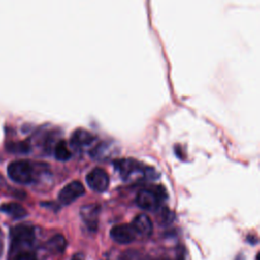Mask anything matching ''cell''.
<instances>
[{
	"mask_svg": "<svg viewBox=\"0 0 260 260\" xmlns=\"http://www.w3.org/2000/svg\"><path fill=\"white\" fill-rule=\"evenodd\" d=\"M1 251H2V245H1V242H0V255H1Z\"/></svg>",
	"mask_w": 260,
	"mask_h": 260,
	"instance_id": "obj_18",
	"label": "cell"
},
{
	"mask_svg": "<svg viewBox=\"0 0 260 260\" xmlns=\"http://www.w3.org/2000/svg\"><path fill=\"white\" fill-rule=\"evenodd\" d=\"M115 168L125 181H134L148 176V169L133 158H123L115 161Z\"/></svg>",
	"mask_w": 260,
	"mask_h": 260,
	"instance_id": "obj_1",
	"label": "cell"
},
{
	"mask_svg": "<svg viewBox=\"0 0 260 260\" xmlns=\"http://www.w3.org/2000/svg\"><path fill=\"white\" fill-rule=\"evenodd\" d=\"M7 149L12 152H27L29 149L28 144L25 142H11L10 144L7 145Z\"/></svg>",
	"mask_w": 260,
	"mask_h": 260,
	"instance_id": "obj_15",
	"label": "cell"
},
{
	"mask_svg": "<svg viewBox=\"0 0 260 260\" xmlns=\"http://www.w3.org/2000/svg\"><path fill=\"white\" fill-rule=\"evenodd\" d=\"M0 211L9 215L10 217H12L14 219L22 218V217L26 216V214H27V211L25 210V208L15 202H8V203L1 204Z\"/></svg>",
	"mask_w": 260,
	"mask_h": 260,
	"instance_id": "obj_11",
	"label": "cell"
},
{
	"mask_svg": "<svg viewBox=\"0 0 260 260\" xmlns=\"http://www.w3.org/2000/svg\"><path fill=\"white\" fill-rule=\"evenodd\" d=\"M54 154H55V157L59 160H67L71 157V152H70L66 142L63 140H60L56 144Z\"/></svg>",
	"mask_w": 260,
	"mask_h": 260,
	"instance_id": "obj_13",
	"label": "cell"
},
{
	"mask_svg": "<svg viewBox=\"0 0 260 260\" xmlns=\"http://www.w3.org/2000/svg\"><path fill=\"white\" fill-rule=\"evenodd\" d=\"M86 183L90 189L95 192H104L108 189L110 179L105 170L94 168L86 176Z\"/></svg>",
	"mask_w": 260,
	"mask_h": 260,
	"instance_id": "obj_5",
	"label": "cell"
},
{
	"mask_svg": "<svg viewBox=\"0 0 260 260\" xmlns=\"http://www.w3.org/2000/svg\"><path fill=\"white\" fill-rule=\"evenodd\" d=\"M99 211L100 207L96 204L84 205L80 209V215L85 224L92 231L96 230L99 221Z\"/></svg>",
	"mask_w": 260,
	"mask_h": 260,
	"instance_id": "obj_8",
	"label": "cell"
},
{
	"mask_svg": "<svg viewBox=\"0 0 260 260\" xmlns=\"http://www.w3.org/2000/svg\"><path fill=\"white\" fill-rule=\"evenodd\" d=\"M162 195L160 192L153 189H142L136 196V204L145 210L156 209L161 201Z\"/></svg>",
	"mask_w": 260,
	"mask_h": 260,
	"instance_id": "obj_4",
	"label": "cell"
},
{
	"mask_svg": "<svg viewBox=\"0 0 260 260\" xmlns=\"http://www.w3.org/2000/svg\"><path fill=\"white\" fill-rule=\"evenodd\" d=\"M66 245L67 242L62 235H55L46 243V249L53 254H59L65 250Z\"/></svg>",
	"mask_w": 260,
	"mask_h": 260,
	"instance_id": "obj_12",
	"label": "cell"
},
{
	"mask_svg": "<svg viewBox=\"0 0 260 260\" xmlns=\"http://www.w3.org/2000/svg\"><path fill=\"white\" fill-rule=\"evenodd\" d=\"M71 260H85V258H84V256L81 253H76V254H74L72 256Z\"/></svg>",
	"mask_w": 260,
	"mask_h": 260,
	"instance_id": "obj_16",
	"label": "cell"
},
{
	"mask_svg": "<svg viewBox=\"0 0 260 260\" xmlns=\"http://www.w3.org/2000/svg\"><path fill=\"white\" fill-rule=\"evenodd\" d=\"M4 184H5L4 178L2 177V175H1V173H0V188H1V187H3V186H4Z\"/></svg>",
	"mask_w": 260,
	"mask_h": 260,
	"instance_id": "obj_17",
	"label": "cell"
},
{
	"mask_svg": "<svg viewBox=\"0 0 260 260\" xmlns=\"http://www.w3.org/2000/svg\"><path fill=\"white\" fill-rule=\"evenodd\" d=\"M11 248L13 251L29 247L35 240L34 228L28 224L16 225L11 230Z\"/></svg>",
	"mask_w": 260,
	"mask_h": 260,
	"instance_id": "obj_2",
	"label": "cell"
},
{
	"mask_svg": "<svg viewBox=\"0 0 260 260\" xmlns=\"http://www.w3.org/2000/svg\"><path fill=\"white\" fill-rule=\"evenodd\" d=\"M95 137L93 134H91L89 131L85 129H76L72 135H71V145L75 148H83L85 146H88L94 141Z\"/></svg>",
	"mask_w": 260,
	"mask_h": 260,
	"instance_id": "obj_9",
	"label": "cell"
},
{
	"mask_svg": "<svg viewBox=\"0 0 260 260\" xmlns=\"http://www.w3.org/2000/svg\"><path fill=\"white\" fill-rule=\"evenodd\" d=\"M111 238L119 244H129L134 241L136 237V232L133 226L128 223L117 224L111 229Z\"/></svg>",
	"mask_w": 260,
	"mask_h": 260,
	"instance_id": "obj_7",
	"label": "cell"
},
{
	"mask_svg": "<svg viewBox=\"0 0 260 260\" xmlns=\"http://www.w3.org/2000/svg\"><path fill=\"white\" fill-rule=\"evenodd\" d=\"M84 193V187L79 181H73L61 189L58 199L63 204H70Z\"/></svg>",
	"mask_w": 260,
	"mask_h": 260,
	"instance_id": "obj_6",
	"label": "cell"
},
{
	"mask_svg": "<svg viewBox=\"0 0 260 260\" xmlns=\"http://www.w3.org/2000/svg\"><path fill=\"white\" fill-rule=\"evenodd\" d=\"M134 229V231L136 232V234H139L141 236L147 237L152 233L153 230V225H152V221L149 218L148 215L146 214H138L134 217L133 222L131 224Z\"/></svg>",
	"mask_w": 260,
	"mask_h": 260,
	"instance_id": "obj_10",
	"label": "cell"
},
{
	"mask_svg": "<svg viewBox=\"0 0 260 260\" xmlns=\"http://www.w3.org/2000/svg\"><path fill=\"white\" fill-rule=\"evenodd\" d=\"M8 177L18 184H29L34 179L32 167L25 160H15L7 168Z\"/></svg>",
	"mask_w": 260,
	"mask_h": 260,
	"instance_id": "obj_3",
	"label": "cell"
},
{
	"mask_svg": "<svg viewBox=\"0 0 260 260\" xmlns=\"http://www.w3.org/2000/svg\"><path fill=\"white\" fill-rule=\"evenodd\" d=\"M11 260H38L36 255L29 250H17L13 251Z\"/></svg>",
	"mask_w": 260,
	"mask_h": 260,
	"instance_id": "obj_14",
	"label": "cell"
}]
</instances>
